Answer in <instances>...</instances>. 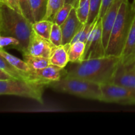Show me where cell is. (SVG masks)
Returning <instances> with one entry per match:
<instances>
[{
  "label": "cell",
  "instance_id": "obj_33",
  "mask_svg": "<svg viewBox=\"0 0 135 135\" xmlns=\"http://www.w3.org/2000/svg\"><path fill=\"white\" fill-rule=\"evenodd\" d=\"M0 3H3V4H7V0H0Z\"/></svg>",
  "mask_w": 135,
  "mask_h": 135
},
{
  "label": "cell",
  "instance_id": "obj_18",
  "mask_svg": "<svg viewBox=\"0 0 135 135\" xmlns=\"http://www.w3.org/2000/svg\"><path fill=\"white\" fill-rule=\"evenodd\" d=\"M48 0H30L34 22L44 19L47 11Z\"/></svg>",
  "mask_w": 135,
  "mask_h": 135
},
{
  "label": "cell",
  "instance_id": "obj_16",
  "mask_svg": "<svg viewBox=\"0 0 135 135\" xmlns=\"http://www.w3.org/2000/svg\"><path fill=\"white\" fill-rule=\"evenodd\" d=\"M0 55L3 57L11 65L21 71H25V72L32 71L33 69L24 59L21 60L19 58L11 55L9 53L7 52L5 50H3V48H1L0 50Z\"/></svg>",
  "mask_w": 135,
  "mask_h": 135
},
{
  "label": "cell",
  "instance_id": "obj_27",
  "mask_svg": "<svg viewBox=\"0 0 135 135\" xmlns=\"http://www.w3.org/2000/svg\"><path fill=\"white\" fill-rule=\"evenodd\" d=\"M19 4L22 14L32 23H34V20L32 12L30 0H19Z\"/></svg>",
  "mask_w": 135,
  "mask_h": 135
},
{
  "label": "cell",
  "instance_id": "obj_14",
  "mask_svg": "<svg viewBox=\"0 0 135 135\" xmlns=\"http://www.w3.org/2000/svg\"><path fill=\"white\" fill-rule=\"evenodd\" d=\"M69 46L70 44H67L65 45L55 46L50 57L51 64L61 68H65L67 63L69 62L68 55Z\"/></svg>",
  "mask_w": 135,
  "mask_h": 135
},
{
  "label": "cell",
  "instance_id": "obj_11",
  "mask_svg": "<svg viewBox=\"0 0 135 135\" xmlns=\"http://www.w3.org/2000/svg\"><path fill=\"white\" fill-rule=\"evenodd\" d=\"M113 83L135 88V62L127 65L120 62Z\"/></svg>",
  "mask_w": 135,
  "mask_h": 135
},
{
  "label": "cell",
  "instance_id": "obj_21",
  "mask_svg": "<svg viewBox=\"0 0 135 135\" xmlns=\"http://www.w3.org/2000/svg\"><path fill=\"white\" fill-rule=\"evenodd\" d=\"M64 0H48L47 11L44 19L49 20L54 22L57 13L64 5Z\"/></svg>",
  "mask_w": 135,
  "mask_h": 135
},
{
  "label": "cell",
  "instance_id": "obj_1",
  "mask_svg": "<svg viewBox=\"0 0 135 135\" xmlns=\"http://www.w3.org/2000/svg\"><path fill=\"white\" fill-rule=\"evenodd\" d=\"M120 62V57L113 55L86 59L74 63L66 70L65 76L80 78L99 84L113 83Z\"/></svg>",
  "mask_w": 135,
  "mask_h": 135
},
{
  "label": "cell",
  "instance_id": "obj_30",
  "mask_svg": "<svg viewBox=\"0 0 135 135\" xmlns=\"http://www.w3.org/2000/svg\"><path fill=\"white\" fill-rule=\"evenodd\" d=\"M11 76L7 73L5 71H3V70L0 69V80H9V79H11Z\"/></svg>",
  "mask_w": 135,
  "mask_h": 135
},
{
  "label": "cell",
  "instance_id": "obj_20",
  "mask_svg": "<svg viewBox=\"0 0 135 135\" xmlns=\"http://www.w3.org/2000/svg\"><path fill=\"white\" fill-rule=\"evenodd\" d=\"M90 0H79L75 7L76 15L80 22L85 25L87 22L90 14Z\"/></svg>",
  "mask_w": 135,
  "mask_h": 135
},
{
  "label": "cell",
  "instance_id": "obj_8",
  "mask_svg": "<svg viewBox=\"0 0 135 135\" xmlns=\"http://www.w3.org/2000/svg\"><path fill=\"white\" fill-rule=\"evenodd\" d=\"M55 47V46L50 40L40 36L33 30L26 53L36 56L50 58Z\"/></svg>",
  "mask_w": 135,
  "mask_h": 135
},
{
  "label": "cell",
  "instance_id": "obj_28",
  "mask_svg": "<svg viewBox=\"0 0 135 135\" xmlns=\"http://www.w3.org/2000/svg\"><path fill=\"white\" fill-rule=\"evenodd\" d=\"M113 1V0H103L101 9H100V15H99V17H100V18H102V17H104V15L105 14V13H106L107 11H108V9H109L110 5H112Z\"/></svg>",
  "mask_w": 135,
  "mask_h": 135
},
{
  "label": "cell",
  "instance_id": "obj_13",
  "mask_svg": "<svg viewBox=\"0 0 135 135\" xmlns=\"http://www.w3.org/2000/svg\"><path fill=\"white\" fill-rule=\"evenodd\" d=\"M120 58L121 63L125 65L135 62V14Z\"/></svg>",
  "mask_w": 135,
  "mask_h": 135
},
{
  "label": "cell",
  "instance_id": "obj_2",
  "mask_svg": "<svg viewBox=\"0 0 135 135\" xmlns=\"http://www.w3.org/2000/svg\"><path fill=\"white\" fill-rule=\"evenodd\" d=\"M32 23L22 13L0 3V35L11 36L20 42V52L26 53L32 33Z\"/></svg>",
  "mask_w": 135,
  "mask_h": 135
},
{
  "label": "cell",
  "instance_id": "obj_17",
  "mask_svg": "<svg viewBox=\"0 0 135 135\" xmlns=\"http://www.w3.org/2000/svg\"><path fill=\"white\" fill-rule=\"evenodd\" d=\"M23 59L33 69H41L45 68L51 64L50 58L33 55L28 53L22 54Z\"/></svg>",
  "mask_w": 135,
  "mask_h": 135
},
{
  "label": "cell",
  "instance_id": "obj_19",
  "mask_svg": "<svg viewBox=\"0 0 135 135\" xmlns=\"http://www.w3.org/2000/svg\"><path fill=\"white\" fill-rule=\"evenodd\" d=\"M53 24V21L42 19L32 23V29L38 35L50 40Z\"/></svg>",
  "mask_w": 135,
  "mask_h": 135
},
{
  "label": "cell",
  "instance_id": "obj_24",
  "mask_svg": "<svg viewBox=\"0 0 135 135\" xmlns=\"http://www.w3.org/2000/svg\"><path fill=\"white\" fill-rule=\"evenodd\" d=\"M73 7H75L72 4L65 3L64 5L57 13L54 19V22L61 26L65 21V20L68 18L69 15L70 13H71V10Z\"/></svg>",
  "mask_w": 135,
  "mask_h": 135
},
{
  "label": "cell",
  "instance_id": "obj_25",
  "mask_svg": "<svg viewBox=\"0 0 135 135\" xmlns=\"http://www.w3.org/2000/svg\"><path fill=\"white\" fill-rule=\"evenodd\" d=\"M50 40L54 46H59L62 45L63 41V34L60 25L54 22L51 28V34H50Z\"/></svg>",
  "mask_w": 135,
  "mask_h": 135
},
{
  "label": "cell",
  "instance_id": "obj_29",
  "mask_svg": "<svg viewBox=\"0 0 135 135\" xmlns=\"http://www.w3.org/2000/svg\"><path fill=\"white\" fill-rule=\"evenodd\" d=\"M7 4L9 7L14 10L17 11L18 13H22L21 7H20L19 0H7Z\"/></svg>",
  "mask_w": 135,
  "mask_h": 135
},
{
  "label": "cell",
  "instance_id": "obj_32",
  "mask_svg": "<svg viewBox=\"0 0 135 135\" xmlns=\"http://www.w3.org/2000/svg\"><path fill=\"white\" fill-rule=\"evenodd\" d=\"M131 6H132V9H133V13L135 14V0H133V2L131 3Z\"/></svg>",
  "mask_w": 135,
  "mask_h": 135
},
{
  "label": "cell",
  "instance_id": "obj_10",
  "mask_svg": "<svg viewBox=\"0 0 135 135\" xmlns=\"http://www.w3.org/2000/svg\"><path fill=\"white\" fill-rule=\"evenodd\" d=\"M125 0H113L112 5L108 9L105 14L102 18V32H103V42L105 48L106 49L108 40L113 26L115 21L116 19L120 7Z\"/></svg>",
  "mask_w": 135,
  "mask_h": 135
},
{
  "label": "cell",
  "instance_id": "obj_9",
  "mask_svg": "<svg viewBox=\"0 0 135 135\" xmlns=\"http://www.w3.org/2000/svg\"><path fill=\"white\" fill-rule=\"evenodd\" d=\"M84 25L76 15V9L75 7H73L68 18L60 26L63 34L62 45L71 44L74 37L83 28Z\"/></svg>",
  "mask_w": 135,
  "mask_h": 135
},
{
  "label": "cell",
  "instance_id": "obj_6",
  "mask_svg": "<svg viewBox=\"0 0 135 135\" xmlns=\"http://www.w3.org/2000/svg\"><path fill=\"white\" fill-rule=\"evenodd\" d=\"M102 92V102L121 105H135V88L115 83L100 84Z\"/></svg>",
  "mask_w": 135,
  "mask_h": 135
},
{
  "label": "cell",
  "instance_id": "obj_31",
  "mask_svg": "<svg viewBox=\"0 0 135 135\" xmlns=\"http://www.w3.org/2000/svg\"><path fill=\"white\" fill-rule=\"evenodd\" d=\"M79 0H64L65 3H70L73 5V6L76 7L78 3H79Z\"/></svg>",
  "mask_w": 135,
  "mask_h": 135
},
{
  "label": "cell",
  "instance_id": "obj_15",
  "mask_svg": "<svg viewBox=\"0 0 135 135\" xmlns=\"http://www.w3.org/2000/svg\"><path fill=\"white\" fill-rule=\"evenodd\" d=\"M86 49V44L81 41L70 44L68 50L69 60L70 63H79L83 61V57Z\"/></svg>",
  "mask_w": 135,
  "mask_h": 135
},
{
  "label": "cell",
  "instance_id": "obj_4",
  "mask_svg": "<svg viewBox=\"0 0 135 135\" xmlns=\"http://www.w3.org/2000/svg\"><path fill=\"white\" fill-rule=\"evenodd\" d=\"M48 87L55 92L82 98L101 102L102 100L100 84L80 78L65 76L60 80L50 83Z\"/></svg>",
  "mask_w": 135,
  "mask_h": 135
},
{
  "label": "cell",
  "instance_id": "obj_3",
  "mask_svg": "<svg viewBox=\"0 0 135 135\" xmlns=\"http://www.w3.org/2000/svg\"><path fill=\"white\" fill-rule=\"evenodd\" d=\"M134 16L131 3L129 0H125L120 7L112 27L105 49V55L121 56Z\"/></svg>",
  "mask_w": 135,
  "mask_h": 135
},
{
  "label": "cell",
  "instance_id": "obj_22",
  "mask_svg": "<svg viewBox=\"0 0 135 135\" xmlns=\"http://www.w3.org/2000/svg\"><path fill=\"white\" fill-rule=\"evenodd\" d=\"M98 19L91 24L86 23L85 25H84V26L83 27V28H82L81 30L79 31V32L74 37V38L73 39L72 42H71V43H73V42H77V41H81V42H84L85 44L86 43L87 40H88V37H89L91 32L92 31L93 28H94L95 25H96V22H97Z\"/></svg>",
  "mask_w": 135,
  "mask_h": 135
},
{
  "label": "cell",
  "instance_id": "obj_23",
  "mask_svg": "<svg viewBox=\"0 0 135 135\" xmlns=\"http://www.w3.org/2000/svg\"><path fill=\"white\" fill-rule=\"evenodd\" d=\"M103 0H90V14L86 23L91 24L98 18Z\"/></svg>",
  "mask_w": 135,
  "mask_h": 135
},
{
  "label": "cell",
  "instance_id": "obj_5",
  "mask_svg": "<svg viewBox=\"0 0 135 135\" xmlns=\"http://www.w3.org/2000/svg\"><path fill=\"white\" fill-rule=\"evenodd\" d=\"M47 86L34 82L18 79L0 80V94L30 98L43 104V92Z\"/></svg>",
  "mask_w": 135,
  "mask_h": 135
},
{
  "label": "cell",
  "instance_id": "obj_12",
  "mask_svg": "<svg viewBox=\"0 0 135 135\" xmlns=\"http://www.w3.org/2000/svg\"><path fill=\"white\" fill-rule=\"evenodd\" d=\"M34 75L48 85L51 83L60 80L67 74V71L64 68L50 64L47 67L41 69H33Z\"/></svg>",
  "mask_w": 135,
  "mask_h": 135
},
{
  "label": "cell",
  "instance_id": "obj_7",
  "mask_svg": "<svg viewBox=\"0 0 135 135\" xmlns=\"http://www.w3.org/2000/svg\"><path fill=\"white\" fill-rule=\"evenodd\" d=\"M104 56H105V48L103 42L102 22V18L99 17L86 43L83 61Z\"/></svg>",
  "mask_w": 135,
  "mask_h": 135
},
{
  "label": "cell",
  "instance_id": "obj_26",
  "mask_svg": "<svg viewBox=\"0 0 135 135\" xmlns=\"http://www.w3.org/2000/svg\"><path fill=\"white\" fill-rule=\"evenodd\" d=\"M0 47H11L19 51L20 42L13 37L0 35Z\"/></svg>",
  "mask_w": 135,
  "mask_h": 135
}]
</instances>
